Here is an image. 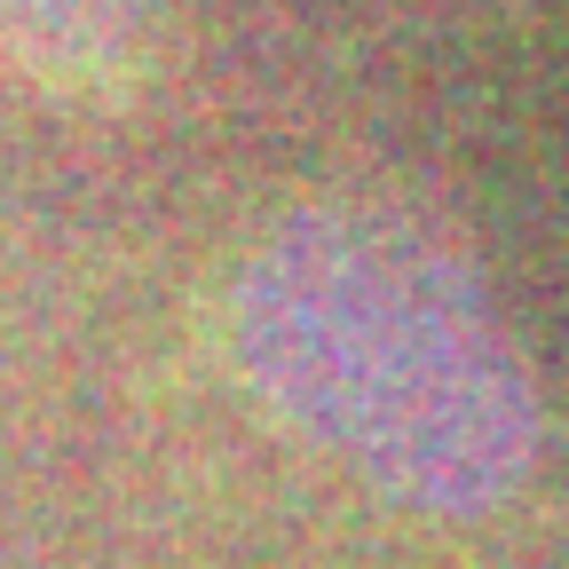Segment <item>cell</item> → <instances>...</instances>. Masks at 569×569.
<instances>
[{
	"instance_id": "obj_2",
	"label": "cell",
	"mask_w": 569,
	"mask_h": 569,
	"mask_svg": "<svg viewBox=\"0 0 569 569\" xmlns=\"http://www.w3.org/2000/svg\"><path fill=\"white\" fill-rule=\"evenodd\" d=\"M0 48L56 96L127 103L151 80L159 0H0Z\"/></svg>"
},
{
	"instance_id": "obj_1",
	"label": "cell",
	"mask_w": 569,
	"mask_h": 569,
	"mask_svg": "<svg viewBox=\"0 0 569 569\" xmlns=\"http://www.w3.org/2000/svg\"><path fill=\"white\" fill-rule=\"evenodd\" d=\"M253 396L427 515H490L538 467V388L475 261L396 206H301L230 277Z\"/></svg>"
}]
</instances>
